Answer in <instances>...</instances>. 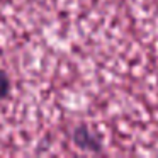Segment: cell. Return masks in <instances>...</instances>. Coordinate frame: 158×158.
Wrapping results in <instances>:
<instances>
[{"label": "cell", "instance_id": "obj_1", "mask_svg": "<svg viewBox=\"0 0 158 158\" xmlns=\"http://www.w3.org/2000/svg\"><path fill=\"white\" fill-rule=\"evenodd\" d=\"M72 139L75 143V146L82 151L87 153H102L104 151V144H102V138L99 133L89 127L87 124H78L72 133Z\"/></svg>", "mask_w": 158, "mask_h": 158}, {"label": "cell", "instance_id": "obj_2", "mask_svg": "<svg viewBox=\"0 0 158 158\" xmlns=\"http://www.w3.org/2000/svg\"><path fill=\"white\" fill-rule=\"evenodd\" d=\"M10 89H12L10 78H9V75L4 72V70L0 68V102H4V100L9 97Z\"/></svg>", "mask_w": 158, "mask_h": 158}]
</instances>
